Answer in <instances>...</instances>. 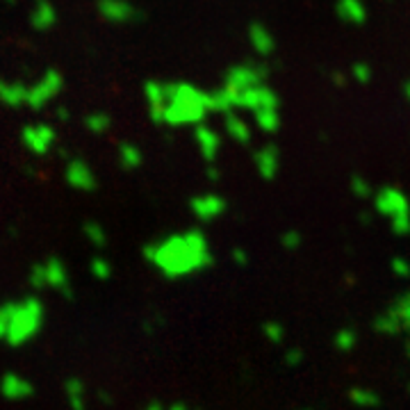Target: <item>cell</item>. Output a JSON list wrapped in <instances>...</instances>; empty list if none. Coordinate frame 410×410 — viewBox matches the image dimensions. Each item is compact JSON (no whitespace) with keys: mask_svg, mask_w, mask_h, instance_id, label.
Masks as SVG:
<instances>
[{"mask_svg":"<svg viewBox=\"0 0 410 410\" xmlns=\"http://www.w3.org/2000/svg\"><path fill=\"white\" fill-rule=\"evenodd\" d=\"M144 260L167 281H184L208 271L214 264V251L201 228H184L148 242Z\"/></svg>","mask_w":410,"mask_h":410,"instance_id":"obj_1","label":"cell"},{"mask_svg":"<svg viewBox=\"0 0 410 410\" xmlns=\"http://www.w3.org/2000/svg\"><path fill=\"white\" fill-rule=\"evenodd\" d=\"M262 335H264L266 342H271L274 346H279L285 340V326L281 322H264L262 324Z\"/></svg>","mask_w":410,"mask_h":410,"instance_id":"obj_20","label":"cell"},{"mask_svg":"<svg viewBox=\"0 0 410 410\" xmlns=\"http://www.w3.org/2000/svg\"><path fill=\"white\" fill-rule=\"evenodd\" d=\"M151 115L156 121L169 123V126H201V121L212 107V98L201 94L194 87H162L151 85L148 91Z\"/></svg>","mask_w":410,"mask_h":410,"instance_id":"obj_2","label":"cell"},{"mask_svg":"<svg viewBox=\"0 0 410 410\" xmlns=\"http://www.w3.org/2000/svg\"><path fill=\"white\" fill-rule=\"evenodd\" d=\"M0 397H3L5 402H12V404L28 402V399L35 397V385L23 374L7 372V374H3V378H0Z\"/></svg>","mask_w":410,"mask_h":410,"instance_id":"obj_10","label":"cell"},{"mask_svg":"<svg viewBox=\"0 0 410 410\" xmlns=\"http://www.w3.org/2000/svg\"><path fill=\"white\" fill-rule=\"evenodd\" d=\"M372 208L378 217H383L390 226V230L397 238H408L410 235V199L408 194L397 187V184H381L374 189Z\"/></svg>","mask_w":410,"mask_h":410,"instance_id":"obj_4","label":"cell"},{"mask_svg":"<svg viewBox=\"0 0 410 410\" xmlns=\"http://www.w3.org/2000/svg\"><path fill=\"white\" fill-rule=\"evenodd\" d=\"M226 132H228V137L233 141H238V144H249L251 141L249 126H246V123L235 115H228V119H226Z\"/></svg>","mask_w":410,"mask_h":410,"instance_id":"obj_16","label":"cell"},{"mask_svg":"<svg viewBox=\"0 0 410 410\" xmlns=\"http://www.w3.org/2000/svg\"><path fill=\"white\" fill-rule=\"evenodd\" d=\"M141 162H144V156H141V151L139 146H135V144H121L119 146V164L126 171H135L141 167Z\"/></svg>","mask_w":410,"mask_h":410,"instance_id":"obj_15","label":"cell"},{"mask_svg":"<svg viewBox=\"0 0 410 410\" xmlns=\"http://www.w3.org/2000/svg\"><path fill=\"white\" fill-rule=\"evenodd\" d=\"M28 283L33 290H53L62 296L74 294V283H71V274L64 260L57 258V255H48L46 260L35 262L30 266Z\"/></svg>","mask_w":410,"mask_h":410,"instance_id":"obj_5","label":"cell"},{"mask_svg":"<svg viewBox=\"0 0 410 410\" xmlns=\"http://www.w3.org/2000/svg\"><path fill=\"white\" fill-rule=\"evenodd\" d=\"M255 171L262 180H274L281 171V151L274 144H264L253 156Z\"/></svg>","mask_w":410,"mask_h":410,"instance_id":"obj_11","label":"cell"},{"mask_svg":"<svg viewBox=\"0 0 410 410\" xmlns=\"http://www.w3.org/2000/svg\"><path fill=\"white\" fill-rule=\"evenodd\" d=\"M89 274L94 276L96 281H110L112 274H115V266L105 258V255H94L89 262Z\"/></svg>","mask_w":410,"mask_h":410,"instance_id":"obj_19","label":"cell"},{"mask_svg":"<svg viewBox=\"0 0 410 410\" xmlns=\"http://www.w3.org/2000/svg\"><path fill=\"white\" fill-rule=\"evenodd\" d=\"M351 192H353V197L356 199H363V201H372V197H374V184L369 182V180H365L363 176H353L351 178Z\"/></svg>","mask_w":410,"mask_h":410,"instance_id":"obj_21","label":"cell"},{"mask_svg":"<svg viewBox=\"0 0 410 410\" xmlns=\"http://www.w3.org/2000/svg\"><path fill=\"white\" fill-rule=\"evenodd\" d=\"M230 258H233V262L238 264V266H246V264H249V251L242 249V246H235Z\"/></svg>","mask_w":410,"mask_h":410,"instance_id":"obj_27","label":"cell"},{"mask_svg":"<svg viewBox=\"0 0 410 410\" xmlns=\"http://www.w3.org/2000/svg\"><path fill=\"white\" fill-rule=\"evenodd\" d=\"M285 365L287 367H299L301 363H303V351H301V348H294V346H290V348H287V351H285Z\"/></svg>","mask_w":410,"mask_h":410,"instance_id":"obj_26","label":"cell"},{"mask_svg":"<svg viewBox=\"0 0 410 410\" xmlns=\"http://www.w3.org/2000/svg\"><path fill=\"white\" fill-rule=\"evenodd\" d=\"M189 212L199 223H212L228 212V201L217 192H203L189 199Z\"/></svg>","mask_w":410,"mask_h":410,"instance_id":"obj_7","label":"cell"},{"mask_svg":"<svg viewBox=\"0 0 410 410\" xmlns=\"http://www.w3.org/2000/svg\"><path fill=\"white\" fill-rule=\"evenodd\" d=\"M372 328L385 337L410 335V290L397 294L385 310L374 317Z\"/></svg>","mask_w":410,"mask_h":410,"instance_id":"obj_6","label":"cell"},{"mask_svg":"<svg viewBox=\"0 0 410 410\" xmlns=\"http://www.w3.org/2000/svg\"><path fill=\"white\" fill-rule=\"evenodd\" d=\"M9 315H12V301H5V303H0V342L5 340L7 324H9Z\"/></svg>","mask_w":410,"mask_h":410,"instance_id":"obj_25","label":"cell"},{"mask_svg":"<svg viewBox=\"0 0 410 410\" xmlns=\"http://www.w3.org/2000/svg\"><path fill=\"white\" fill-rule=\"evenodd\" d=\"M64 397L71 410H85L87 408V390L82 378L71 376L64 381Z\"/></svg>","mask_w":410,"mask_h":410,"instance_id":"obj_13","label":"cell"},{"mask_svg":"<svg viewBox=\"0 0 410 410\" xmlns=\"http://www.w3.org/2000/svg\"><path fill=\"white\" fill-rule=\"evenodd\" d=\"M390 269H392V274H397L399 279H410V260L404 258V255H394V258L390 260Z\"/></svg>","mask_w":410,"mask_h":410,"instance_id":"obj_23","label":"cell"},{"mask_svg":"<svg viewBox=\"0 0 410 410\" xmlns=\"http://www.w3.org/2000/svg\"><path fill=\"white\" fill-rule=\"evenodd\" d=\"M144 410H167V406H164L162 402H158V399H153V402H148L146 406H144Z\"/></svg>","mask_w":410,"mask_h":410,"instance_id":"obj_28","label":"cell"},{"mask_svg":"<svg viewBox=\"0 0 410 410\" xmlns=\"http://www.w3.org/2000/svg\"><path fill=\"white\" fill-rule=\"evenodd\" d=\"M64 180L71 189L76 192H94L98 187V176L96 171L89 167L85 160L74 158L66 162L64 167Z\"/></svg>","mask_w":410,"mask_h":410,"instance_id":"obj_8","label":"cell"},{"mask_svg":"<svg viewBox=\"0 0 410 410\" xmlns=\"http://www.w3.org/2000/svg\"><path fill=\"white\" fill-rule=\"evenodd\" d=\"M356 344H358V333H356V328H351V326H344V328H340V331L333 335V346L340 353L353 351Z\"/></svg>","mask_w":410,"mask_h":410,"instance_id":"obj_18","label":"cell"},{"mask_svg":"<svg viewBox=\"0 0 410 410\" xmlns=\"http://www.w3.org/2000/svg\"><path fill=\"white\" fill-rule=\"evenodd\" d=\"M82 235H85L87 242L94 244L96 249H102V246L107 244V233L100 226V221H96V219H87L85 223H82Z\"/></svg>","mask_w":410,"mask_h":410,"instance_id":"obj_17","label":"cell"},{"mask_svg":"<svg viewBox=\"0 0 410 410\" xmlns=\"http://www.w3.org/2000/svg\"><path fill=\"white\" fill-rule=\"evenodd\" d=\"M167 410H192V408L184 404V402H173V404L167 406Z\"/></svg>","mask_w":410,"mask_h":410,"instance_id":"obj_29","label":"cell"},{"mask_svg":"<svg viewBox=\"0 0 410 410\" xmlns=\"http://www.w3.org/2000/svg\"><path fill=\"white\" fill-rule=\"evenodd\" d=\"M348 402H351L356 408L369 410V408L381 406V394L367 385H356V387L348 390Z\"/></svg>","mask_w":410,"mask_h":410,"instance_id":"obj_14","label":"cell"},{"mask_svg":"<svg viewBox=\"0 0 410 410\" xmlns=\"http://www.w3.org/2000/svg\"><path fill=\"white\" fill-rule=\"evenodd\" d=\"M301 410H315V408H301Z\"/></svg>","mask_w":410,"mask_h":410,"instance_id":"obj_30","label":"cell"},{"mask_svg":"<svg viewBox=\"0 0 410 410\" xmlns=\"http://www.w3.org/2000/svg\"><path fill=\"white\" fill-rule=\"evenodd\" d=\"M197 146L201 151L203 160L208 164H214L219 151H221V137L217 135V130H212L208 126H199L197 128Z\"/></svg>","mask_w":410,"mask_h":410,"instance_id":"obj_12","label":"cell"},{"mask_svg":"<svg viewBox=\"0 0 410 410\" xmlns=\"http://www.w3.org/2000/svg\"><path fill=\"white\" fill-rule=\"evenodd\" d=\"M301 244H303V235L299 233V230H294V228H290V230H285L283 235H281V246L285 251H299L301 249Z\"/></svg>","mask_w":410,"mask_h":410,"instance_id":"obj_22","label":"cell"},{"mask_svg":"<svg viewBox=\"0 0 410 410\" xmlns=\"http://www.w3.org/2000/svg\"><path fill=\"white\" fill-rule=\"evenodd\" d=\"M408 98H410V89H408Z\"/></svg>","mask_w":410,"mask_h":410,"instance_id":"obj_31","label":"cell"},{"mask_svg":"<svg viewBox=\"0 0 410 410\" xmlns=\"http://www.w3.org/2000/svg\"><path fill=\"white\" fill-rule=\"evenodd\" d=\"M46 324V303L37 294H28L23 299L12 301V315H9L5 344L7 346H25L44 331Z\"/></svg>","mask_w":410,"mask_h":410,"instance_id":"obj_3","label":"cell"},{"mask_svg":"<svg viewBox=\"0 0 410 410\" xmlns=\"http://www.w3.org/2000/svg\"><path fill=\"white\" fill-rule=\"evenodd\" d=\"M20 139H23V146L33 153V156H46V153L55 146V130L46 126V123H33V126H25L20 132Z\"/></svg>","mask_w":410,"mask_h":410,"instance_id":"obj_9","label":"cell"},{"mask_svg":"<svg viewBox=\"0 0 410 410\" xmlns=\"http://www.w3.org/2000/svg\"><path fill=\"white\" fill-rule=\"evenodd\" d=\"M87 128L91 130V132H105L107 128H110V117L107 115H91L89 119H87Z\"/></svg>","mask_w":410,"mask_h":410,"instance_id":"obj_24","label":"cell"}]
</instances>
